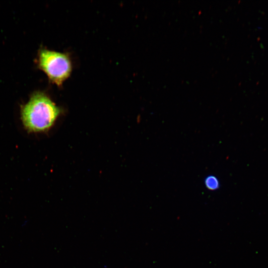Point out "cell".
I'll use <instances>...</instances> for the list:
<instances>
[{
	"label": "cell",
	"instance_id": "3957f363",
	"mask_svg": "<svg viewBox=\"0 0 268 268\" xmlns=\"http://www.w3.org/2000/svg\"><path fill=\"white\" fill-rule=\"evenodd\" d=\"M204 184L207 189L215 191L219 189L220 182L218 179L213 175H209L204 180Z\"/></svg>",
	"mask_w": 268,
	"mask_h": 268
},
{
	"label": "cell",
	"instance_id": "7a4b0ae2",
	"mask_svg": "<svg viewBox=\"0 0 268 268\" xmlns=\"http://www.w3.org/2000/svg\"><path fill=\"white\" fill-rule=\"evenodd\" d=\"M40 67L54 83L60 86L70 75L71 64L65 54L43 49L39 56Z\"/></svg>",
	"mask_w": 268,
	"mask_h": 268
},
{
	"label": "cell",
	"instance_id": "6da1fadb",
	"mask_svg": "<svg viewBox=\"0 0 268 268\" xmlns=\"http://www.w3.org/2000/svg\"><path fill=\"white\" fill-rule=\"evenodd\" d=\"M60 109L46 95L41 92L33 94L21 110L24 127L32 132L48 130L55 123Z\"/></svg>",
	"mask_w": 268,
	"mask_h": 268
}]
</instances>
